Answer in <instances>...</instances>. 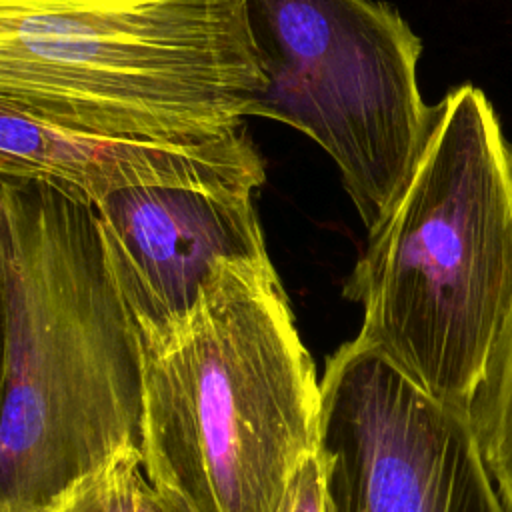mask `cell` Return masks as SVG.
Segmentation results:
<instances>
[{
  "label": "cell",
  "instance_id": "cell-1",
  "mask_svg": "<svg viewBox=\"0 0 512 512\" xmlns=\"http://www.w3.org/2000/svg\"><path fill=\"white\" fill-rule=\"evenodd\" d=\"M0 216V512H42L140 448L142 338L106 268L92 204L0 174Z\"/></svg>",
  "mask_w": 512,
  "mask_h": 512
},
{
  "label": "cell",
  "instance_id": "cell-2",
  "mask_svg": "<svg viewBox=\"0 0 512 512\" xmlns=\"http://www.w3.org/2000/svg\"><path fill=\"white\" fill-rule=\"evenodd\" d=\"M320 380L268 254L222 260L142 338L144 476L192 512H280L314 454Z\"/></svg>",
  "mask_w": 512,
  "mask_h": 512
},
{
  "label": "cell",
  "instance_id": "cell-3",
  "mask_svg": "<svg viewBox=\"0 0 512 512\" xmlns=\"http://www.w3.org/2000/svg\"><path fill=\"white\" fill-rule=\"evenodd\" d=\"M344 296L362 304V340L464 410L512 310V148L474 84L434 106Z\"/></svg>",
  "mask_w": 512,
  "mask_h": 512
},
{
  "label": "cell",
  "instance_id": "cell-4",
  "mask_svg": "<svg viewBox=\"0 0 512 512\" xmlns=\"http://www.w3.org/2000/svg\"><path fill=\"white\" fill-rule=\"evenodd\" d=\"M266 88L246 0H0V104L68 130L222 138Z\"/></svg>",
  "mask_w": 512,
  "mask_h": 512
},
{
  "label": "cell",
  "instance_id": "cell-5",
  "mask_svg": "<svg viewBox=\"0 0 512 512\" xmlns=\"http://www.w3.org/2000/svg\"><path fill=\"white\" fill-rule=\"evenodd\" d=\"M268 80L260 118L312 138L370 232L432 122L418 88L422 42L378 0H246Z\"/></svg>",
  "mask_w": 512,
  "mask_h": 512
},
{
  "label": "cell",
  "instance_id": "cell-6",
  "mask_svg": "<svg viewBox=\"0 0 512 512\" xmlns=\"http://www.w3.org/2000/svg\"><path fill=\"white\" fill-rule=\"evenodd\" d=\"M326 512H510L466 414L356 336L320 378Z\"/></svg>",
  "mask_w": 512,
  "mask_h": 512
},
{
  "label": "cell",
  "instance_id": "cell-7",
  "mask_svg": "<svg viewBox=\"0 0 512 512\" xmlns=\"http://www.w3.org/2000/svg\"><path fill=\"white\" fill-rule=\"evenodd\" d=\"M256 192L132 186L92 204L106 268L140 338L182 320L222 260L268 254Z\"/></svg>",
  "mask_w": 512,
  "mask_h": 512
},
{
  "label": "cell",
  "instance_id": "cell-8",
  "mask_svg": "<svg viewBox=\"0 0 512 512\" xmlns=\"http://www.w3.org/2000/svg\"><path fill=\"white\" fill-rule=\"evenodd\" d=\"M0 174L48 180L96 204L132 186L260 188L264 158L246 128L202 142L108 140L0 104Z\"/></svg>",
  "mask_w": 512,
  "mask_h": 512
},
{
  "label": "cell",
  "instance_id": "cell-9",
  "mask_svg": "<svg viewBox=\"0 0 512 512\" xmlns=\"http://www.w3.org/2000/svg\"><path fill=\"white\" fill-rule=\"evenodd\" d=\"M480 456L512 512V310L464 406Z\"/></svg>",
  "mask_w": 512,
  "mask_h": 512
},
{
  "label": "cell",
  "instance_id": "cell-10",
  "mask_svg": "<svg viewBox=\"0 0 512 512\" xmlns=\"http://www.w3.org/2000/svg\"><path fill=\"white\" fill-rule=\"evenodd\" d=\"M142 476L140 448L122 450L42 512H136Z\"/></svg>",
  "mask_w": 512,
  "mask_h": 512
},
{
  "label": "cell",
  "instance_id": "cell-11",
  "mask_svg": "<svg viewBox=\"0 0 512 512\" xmlns=\"http://www.w3.org/2000/svg\"><path fill=\"white\" fill-rule=\"evenodd\" d=\"M280 512H326L322 474L316 452L300 464L290 482Z\"/></svg>",
  "mask_w": 512,
  "mask_h": 512
},
{
  "label": "cell",
  "instance_id": "cell-12",
  "mask_svg": "<svg viewBox=\"0 0 512 512\" xmlns=\"http://www.w3.org/2000/svg\"><path fill=\"white\" fill-rule=\"evenodd\" d=\"M136 512H192L178 496L160 490L142 476L136 494Z\"/></svg>",
  "mask_w": 512,
  "mask_h": 512
},
{
  "label": "cell",
  "instance_id": "cell-13",
  "mask_svg": "<svg viewBox=\"0 0 512 512\" xmlns=\"http://www.w3.org/2000/svg\"><path fill=\"white\" fill-rule=\"evenodd\" d=\"M4 316H6V248H4V228L0 216V372L4 354Z\"/></svg>",
  "mask_w": 512,
  "mask_h": 512
},
{
  "label": "cell",
  "instance_id": "cell-14",
  "mask_svg": "<svg viewBox=\"0 0 512 512\" xmlns=\"http://www.w3.org/2000/svg\"><path fill=\"white\" fill-rule=\"evenodd\" d=\"M16 2H70V0H16Z\"/></svg>",
  "mask_w": 512,
  "mask_h": 512
}]
</instances>
